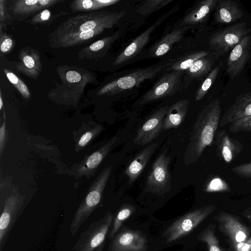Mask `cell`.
Segmentation results:
<instances>
[{"label": "cell", "mask_w": 251, "mask_h": 251, "mask_svg": "<svg viewBox=\"0 0 251 251\" xmlns=\"http://www.w3.org/2000/svg\"><path fill=\"white\" fill-rule=\"evenodd\" d=\"M251 35H247L231 50L227 60L226 72L233 78L244 68L250 56Z\"/></svg>", "instance_id": "e0dca14e"}, {"label": "cell", "mask_w": 251, "mask_h": 251, "mask_svg": "<svg viewBox=\"0 0 251 251\" xmlns=\"http://www.w3.org/2000/svg\"><path fill=\"white\" fill-rule=\"evenodd\" d=\"M119 32L111 36L99 40L90 45L82 49L78 52L79 59H96L104 55L111 45L118 38Z\"/></svg>", "instance_id": "484cf974"}, {"label": "cell", "mask_w": 251, "mask_h": 251, "mask_svg": "<svg viewBox=\"0 0 251 251\" xmlns=\"http://www.w3.org/2000/svg\"><path fill=\"white\" fill-rule=\"evenodd\" d=\"M229 130L232 133L251 132V116L232 124Z\"/></svg>", "instance_id": "ab89813d"}, {"label": "cell", "mask_w": 251, "mask_h": 251, "mask_svg": "<svg viewBox=\"0 0 251 251\" xmlns=\"http://www.w3.org/2000/svg\"><path fill=\"white\" fill-rule=\"evenodd\" d=\"M243 216L251 224V207L246 208L242 213Z\"/></svg>", "instance_id": "f6af8a7d"}, {"label": "cell", "mask_w": 251, "mask_h": 251, "mask_svg": "<svg viewBox=\"0 0 251 251\" xmlns=\"http://www.w3.org/2000/svg\"><path fill=\"white\" fill-rule=\"evenodd\" d=\"M25 197L14 193L4 201L0 216V251H2L8 236L23 212Z\"/></svg>", "instance_id": "9c48e42d"}, {"label": "cell", "mask_w": 251, "mask_h": 251, "mask_svg": "<svg viewBox=\"0 0 251 251\" xmlns=\"http://www.w3.org/2000/svg\"><path fill=\"white\" fill-rule=\"evenodd\" d=\"M165 18L166 16H164L163 18H160L133 40L117 57L113 62V65L122 64L135 56L147 44L150 40L151 33Z\"/></svg>", "instance_id": "ffe728a7"}, {"label": "cell", "mask_w": 251, "mask_h": 251, "mask_svg": "<svg viewBox=\"0 0 251 251\" xmlns=\"http://www.w3.org/2000/svg\"><path fill=\"white\" fill-rule=\"evenodd\" d=\"M0 26L3 28L0 30V47L1 53L5 54L9 52L13 48L14 42L12 37L4 32L5 25L0 24Z\"/></svg>", "instance_id": "f35d334b"}, {"label": "cell", "mask_w": 251, "mask_h": 251, "mask_svg": "<svg viewBox=\"0 0 251 251\" xmlns=\"http://www.w3.org/2000/svg\"><path fill=\"white\" fill-rule=\"evenodd\" d=\"M3 72L10 82L16 88L22 96L26 99L30 98L31 93L27 85L16 74L3 68Z\"/></svg>", "instance_id": "836d02e7"}, {"label": "cell", "mask_w": 251, "mask_h": 251, "mask_svg": "<svg viewBox=\"0 0 251 251\" xmlns=\"http://www.w3.org/2000/svg\"><path fill=\"white\" fill-rule=\"evenodd\" d=\"M189 27V26H182L166 35L152 47L151 50V55L154 57L164 55L173 45L180 41Z\"/></svg>", "instance_id": "83f0119b"}, {"label": "cell", "mask_w": 251, "mask_h": 251, "mask_svg": "<svg viewBox=\"0 0 251 251\" xmlns=\"http://www.w3.org/2000/svg\"><path fill=\"white\" fill-rule=\"evenodd\" d=\"M216 151L220 160L230 163L244 149L243 144L225 130H217L215 136Z\"/></svg>", "instance_id": "ac0fdd59"}, {"label": "cell", "mask_w": 251, "mask_h": 251, "mask_svg": "<svg viewBox=\"0 0 251 251\" xmlns=\"http://www.w3.org/2000/svg\"><path fill=\"white\" fill-rule=\"evenodd\" d=\"M105 243L104 242L101 245H100L98 248H97L94 251H103L104 247L105 246Z\"/></svg>", "instance_id": "bcb514c9"}, {"label": "cell", "mask_w": 251, "mask_h": 251, "mask_svg": "<svg viewBox=\"0 0 251 251\" xmlns=\"http://www.w3.org/2000/svg\"><path fill=\"white\" fill-rule=\"evenodd\" d=\"M61 84L48 93V98L59 104L76 105L81 99L88 84L94 83L96 76L82 68L60 65L56 68Z\"/></svg>", "instance_id": "3957f363"}, {"label": "cell", "mask_w": 251, "mask_h": 251, "mask_svg": "<svg viewBox=\"0 0 251 251\" xmlns=\"http://www.w3.org/2000/svg\"><path fill=\"white\" fill-rule=\"evenodd\" d=\"M157 146L153 143L145 147L127 166L124 174L128 177L129 183H132L141 175Z\"/></svg>", "instance_id": "7402d4cb"}, {"label": "cell", "mask_w": 251, "mask_h": 251, "mask_svg": "<svg viewBox=\"0 0 251 251\" xmlns=\"http://www.w3.org/2000/svg\"><path fill=\"white\" fill-rule=\"evenodd\" d=\"M230 248L232 251H251V235L246 241L236 244Z\"/></svg>", "instance_id": "b9f144b4"}, {"label": "cell", "mask_w": 251, "mask_h": 251, "mask_svg": "<svg viewBox=\"0 0 251 251\" xmlns=\"http://www.w3.org/2000/svg\"><path fill=\"white\" fill-rule=\"evenodd\" d=\"M216 225L210 223L197 236L198 241L205 243L208 251H230L223 247L215 234Z\"/></svg>", "instance_id": "f546056e"}, {"label": "cell", "mask_w": 251, "mask_h": 251, "mask_svg": "<svg viewBox=\"0 0 251 251\" xmlns=\"http://www.w3.org/2000/svg\"><path fill=\"white\" fill-rule=\"evenodd\" d=\"M251 116V92L238 97L220 119L219 126L228 125Z\"/></svg>", "instance_id": "d6986e66"}, {"label": "cell", "mask_w": 251, "mask_h": 251, "mask_svg": "<svg viewBox=\"0 0 251 251\" xmlns=\"http://www.w3.org/2000/svg\"><path fill=\"white\" fill-rule=\"evenodd\" d=\"M168 108V105L162 106L150 115L137 130V134L133 139L134 144L144 146L159 136L163 129V121Z\"/></svg>", "instance_id": "5bb4252c"}, {"label": "cell", "mask_w": 251, "mask_h": 251, "mask_svg": "<svg viewBox=\"0 0 251 251\" xmlns=\"http://www.w3.org/2000/svg\"><path fill=\"white\" fill-rule=\"evenodd\" d=\"M214 219L230 248L246 241L251 235V228L245 224L240 217L234 214L221 211L215 215Z\"/></svg>", "instance_id": "ba28073f"}, {"label": "cell", "mask_w": 251, "mask_h": 251, "mask_svg": "<svg viewBox=\"0 0 251 251\" xmlns=\"http://www.w3.org/2000/svg\"><path fill=\"white\" fill-rule=\"evenodd\" d=\"M112 167H106L96 178L87 195L76 211L70 223L69 231L74 236L84 222L99 205L104 189L111 172Z\"/></svg>", "instance_id": "277c9868"}, {"label": "cell", "mask_w": 251, "mask_h": 251, "mask_svg": "<svg viewBox=\"0 0 251 251\" xmlns=\"http://www.w3.org/2000/svg\"><path fill=\"white\" fill-rule=\"evenodd\" d=\"M60 15H61V13L53 15L50 10L45 9L35 15L31 19L28 21V22L32 25H48L50 24L54 20Z\"/></svg>", "instance_id": "8d00e7d4"}, {"label": "cell", "mask_w": 251, "mask_h": 251, "mask_svg": "<svg viewBox=\"0 0 251 251\" xmlns=\"http://www.w3.org/2000/svg\"><path fill=\"white\" fill-rule=\"evenodd\" d=\"M62 1V0H15L11 1L9 10L15 20L22 22L33 14Z\"/></svg>", "instance_id": "2e32d148"}, {"label": "cell", "mask_w": 251, "mask_h": 251, "mask_svg": "<svg viewBox=\"0 0 251 251\" xmlns=\"http://www.w3.org/2000/svg\"><path fill=\"white\" fill-rule=\"evenodd\" d=\"M218 1L204 0L200 1L184 16L182 22V26L194 25L202 23L217 6Z\"/></svg>", "instance_id": "cb8c5ba5"}, {"label": "cell", "mask_w": 251, "mask_h": 251, "mask_svg": "<svg viewBox=\"0 0 251 251\" xmlns=\"http://www.w3.org/2000/svg\"><path fill=\"white\" fill-rule=\"evenodd\" d=\"M170 162L171 156L167 155L166 150L158 156L152 165L146 181V192L162 196L171 190Z\"/></svg>", "instance_id": "52a82bcc"}, {"label": "cell", "mask_w": 251, "mask_h": 251, "mask_svg": "<svg viewBox=\"0 0 251 251\" xmlns=\"http://www.w3.org/2000/svg\"><path fill=\"white\" fill-rule=\"evenodd\" d=\"M250 31L246 23L233 25L213 34L209 38V45L217 55L225 54L248 35Z\"/></svg>", "instance_id": "30bf717a"}, {"label": "cell", "mask_w": 251, "mask_h": 251, "mask_svg": "<svg viewBox=\"0 0 251 251\" xmlns=\"http://www.w3.org/2000/svg\"><path fill=\"white\" fill-rule=\"evenodd\" d=\"M232 171L240 177L251 178V161L235 166Z\"/></svg>", "instance_id": "60d3db41"}, {"label": "cell", "mask_w": 251, "mask_h": 251, "mask_svg": "<svg viewBox=\"0 0 251 251\" xmlns=\"http://www.w3.org/2000/svg\"><path fill=\"white\" fill-rule=\"evenodd\" d=\"M207 56L197 60L185 71L182 89L186 88L193 80L200 78L209 72L213 65L214 58Z\"/></svg>", "instance_id": "4316f807"}, {"label": "cell", "mask_w": 251, "mask_h": 251, "mask_svg": "<svg viewBox=\"0 0 251 251\" xmlns=\"http://www.w3.org/2000/svg\"><path fill=\"white\" fill-rule=\"evenodd\" d=\"M221 65L213 69L198 89L195 95V100H201L207 93L208 90L215 81L220 71Z\"/></svg>", "instance_id": "d6a6232c"}, {"label": "cell", "mask_w": 251, "mask_h": 251, "mask_svg": "<svg viewBox=\"0 0 251 251\" xmlns=\"http://www.w3.org/2000/svg\"><path fill=\"white\" fill-rule=\"evenodd\" d=\"M161 69V66L138 69L106 84L98 91L97 95H113L138 86L143 81L156 75Z\"/></svg>", "instance_id": "8fae6325"}, {"label": "cell", "mask_w": 251, "mask_h": 251, "mask_svg": "<svg viewBox=\"0 0 251 251\" xmlns=\"http://www.w3.org/2000/svg\"><path fill=\"white\" fill-rule=\"evenodd\" d=\"M209 52L198 51L192 52L178 59L168 67L167 70L171 71H185L189 69L197 60L208 56Z\"/></svg>", "instance_id": "4dcf8cb0"}, {"label": "cell", "mask_w": 251, "mask_h": 251, "mask_svg": "<svg viewBox=\"0 0 251 251\" xmlns=\"http://www.w3.org/2000/svg\"><path fill=\"white\" fill-rule=\"evenodd\" d=\"M3 107V101H2V97L1 91H0V110H2Z\"/></svg>", "instance_id": "7dc6e473"}, {"label": "cell", "mask_w": 251, "mask_h": 251, "mask_svg": "<svg viewBox=\"0 0 251 251\" xmlns=\"http://www.w3.org/2000/svg\"><path fill=\"white\" fill-rule=\"evenodd\" d=\"M136 210L135 207L129 203H125L119 209L115 217L113 225L108 234V238L112 239L117 233L123 223Z\"/></svg>", "instance_id": "1f68e13d"}, {"label": "cell", "mask_w": 251, "mask_h": 251, "mask_svg": "<svg viewBox=\"0 0 251 251\" xmlns=\"http://www.w3.org/2000/svg\"><path fill=\"white\" fill-rule=\"evenodd\" d=\"M6 123L4 120L0 127V155L1 156L3 150L4 149L6 139Z\"/></svg>", "instance_id": "ee69618b"}, {"label": "cell", "mask_w": 251, "mask_h": 251, "mask_svg": "<svg viewBox=\"0 0 251 251\" xmlns=\"http://www.w3.org/2000/svg\"><path fill=\"white\" fill-rule=\"evenodd\" d=\"M18 73L33 79H36L42 71L40 52L38 50L25 47L19 51L18 61L15 66Z\"/></svg>", "instance_id": "9a60e30c"}, {"label": "cell", "mask_w": 251, "mask_h": 251, "mask_svg": "<svg viewBox=\"0 0 251 251\" xmlns=\"http://www.w3.org/2000/svg\"><path fill=\"white\" fill-rule=\"evenodd\" d=\"M103 129L104 127L102 126L99 125H94L92 127L85 131L81 136L76 144L75 151H79L84 148Z\"/></svg>", "instance_id": "d590c367"}, {"label": "cell", "mask_w": 251, "mask_h": 251, "mask_svg": "<svg viewBox=\"0 0 251 251\" xmlns=\"http://www.w3.org/2000/svg\"><path fill=\"white\" fill-rule=\"evenodd\" d=\"M113 215L107 212L101 219L92 222L82 232L73 248L74 251H94L104 242Z\"/></svg>", "instance_id": "8992f818"}, {"label": "cell", "mask_w": 251, "mask_h": 251, "mask_svg": "<svg viewBox=\"0 0 251 251\" xmlns=\"http://www.w3.org/2000/svg\"><path fill=\"white\" fill-rule=\"evenodd\" d=\"M119 0H75L70 4V9L74 13L91 12L113 5Z\"/></svg>", "instance_id": "f1b7e54d"}, {"label": "cell", "mask_w": 251, "mask_h": 251, "mask_svg": "<svg viewBox=\"0 0 251 251\" xmlns=\"http://www.w3.org/2000/svg\"><path fill=\"white\" fill-rule=\"evenodd\" d=\"M221 108L219 99L209 102L198 114L190 135L184 154V163H195L205 148L211 146L221 119Z\"/></svg>", "instance_id": "7a4b0ae2"}, {"label": "cell", "mask_w": 251, "mask_h": 251, "mask_svg": "<svg viewBox=\"0 0 251 251\" xmlns=\"http://www.w3.org/2000/svg\"><path fill=\"white\" fill-rule=\"evenodd\" d=\"M243 13L237 3L230 0L218 1L215 14V20L219 24L234 22L240 19Z\"/></svg>", "instance_id": "d4e9b609"}, {"label": "cell", "mask_w": 251, "mask_h": 251, "mask_svg": "<svg viewBox=\"0 0 251 251\" xmlns=\"http://www.w3.org/2000/svg\"><path fill=\"white\" fill-rule=\"evenodd\" d=\"M189 102L188 100H181L169 107L163 121V130L176 128L181 125L187 113Z\"/></svg>", "instance_id": "603a6c76"}, {"label": "cell", "mask_w": 251, "mask_h": 251, "mask_svg": "<svg viewBox=\"0 0 251 251\" xmlns=\"http://www.w3.org/2000/svg\"><path fill=\"white\" fill-rule=\"evenodd\" d=\"M215 209V205H208L184 214L166 229L162 237L167 244L179 240L192 232Z\"/></svg>", "instance_id": "5b68a950"}, {"label": "cell", "mask_w": 251, "mask_h": 251, "mask_svg": "<svg viewBox=\"0 0 251 251\" xmlns=\"http://www.w3.org/2000/svg\"><path fill=\"white\" fill-rule=\"evenodd\" d=\"M184 71H172L165 73L154 85L141 97L140 104H144L172 96L182 87Z\"/></svg>", "instance_id": "7c38bea8"}, {"label": "cell", "mask_w": 251, "mask_h": 251, "mask_svg": "<svg viewBox=\"0 0 251 251\" xmlns=\"http://www.w3.org/2000/svg\"><path fill=\"white\" fill-rule=\"evenodd\" d=\"M6 2V0H0V24L3 25H4L5 22L10 19V15L7 10Z\"/></svg>", "instance_id": "7bdbcfd3"}, {"label": "cell", "mask_w": 251, "mask_h": 251, "mask_svg": "<svg viewBox=\"0 0 251 251\" xmlns=\"http://www.w3.org/2000/svg\"><path fill=\"white\" fill-rule=\"evenodd\" d=\"M117 139L116 136L112 137L98 150L84 158L76 169L78 175L87 177L94 175L98 166L110 151Z\"/></svg>", "instance_id": "44dd1931"}, {"label": "cell", "mask_w": 251, "mask_h": 251, "mask_svg": "<svg viewBox=\"0 0 251 251\" xmlns=\"http://www.w3.org/2000/svg\"><path fill=\"white\" fill-rule=\"evenodd\" d=\"M173 0H148L144 2L137 9V12L142 15L151 14L158 11Z\"/></svg>", "instance_id": "e575fe53"}, {"label": "cell", "mask_w": 251, "mask_h": 251, "mask_svg": "<svg viewBox=\"0 0 251 251\" xmlns=\"http://www.w3.org/2000/svg\"><path fill=\"white\" fill-rule=\"evenodd\" d=\"M125 14L123 11H96L70 17L49 34L50 46L65 49L85 44L113 27Z\"/></svg>", "instance_id": "6da1fadb"}, {"label": "cell", "mask_w": 251, "mask_h": 251, "mask_svg": "<svg viewBox=\"0 0 251 251\" xmlns=\"http://www.w3.org/2000/svg\"><path fill=\"white\" fill-rule=\"evenodd\" d=\"M230 191L228 185L220 177L212 178L205 188V191L207 192H223Z\"/></svg>", "instance_id": "74e56055"}, {"label": "cell", "mask_w": 251, "mask_h": 251, "mask_svg": "<svg viewBox=\"0 0 251 251\" xmlns=\"http://www.w3.org/2000/svg\"><path fill=\"white\" fill-rule=\"evenodd\" d=\"M148 248V239L141 231L125 229L111 240L108 251H147Z\"/></svg>", "instance_id": "4fadbf2b"}]
</instances>
